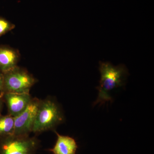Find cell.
I'll return each mask as SVG.
<instances>
[{"label": "cell", "mask_w": 154, "mask_h": 154, "mask_svg": "<svg viewBox=\"0 0 154 154\" xmlns=\"http://www.w3.org/2000/svg\"><path fill=\"white\" fill-rule=\"evenodd\" d=\"M3 94H4V93L0 95V115H1V112L2 110V96H3Z\"/></svg>", "instance_id": "obj_12"}, {"label": "cell", "mask_w": 154, "mask_h": 154, "mask_svg": "<svg viewBox=\"0 0 154 154\" xmlns=\"http://www.w3.org/2000/svg\"><path fill=\"white\" fill-rule=\"evenodd\" d=\"M15 25L8 20L0 17V36L15 28Z\"/></svg>", "instance_id": "obj_10"}, {"label": "cell", "mask_w": 154, "mask_h": 154, "mask_svg": "<svg viewBox=\"0 0 154 154\" xmlns=\"http://www.w3.org/2000/svg\"><path fill=\"white\" fill-rule=\"evenodd\" d=\"M3 96L7 103L10 115L14 117L22 113L32 100L29 93L5 92Z\"/></svg>", "instance_id": "obj_6"}, {"label": "cell", "mask_w": 154, "mask_h": 154, "mask_svg": "<svg viewBox=\"0 0 154 154\" xmlns=\"http://www.w3.org/2000/svg\"><path fill=\"white\" fill-rule=\"evenodd\" d=\"M55 133L57 140L55 145L50 149V151L53 154H76L78 146L75 139Z\"/></svg>", "instance_id": "obj_8"}, {"label": "cell", "mask_w": 154, "mask_h": 154, "mask_svg": "<svg viewBox=\"0 0 154 154\" xmlns=\"http://www.w3.org/2000/svg\"><path fill=\"white\" fill-rule=\"evenodd\" d=\"M40 102L38 99H32L25 110L14 117V136L28 135L32 131Z\"/></svg>", "instance_id": "obj_5"}, {"label": "cell", "mask_w": 154, "mask_h": 154, "mask_svg": "<svg viewBox=\"0 0 154 154\" xmlns=\"http://www.w3.org/2000/svg\"><path fill=\"white\" fill-rule=\"evenodd\" d=\"M5 92L29 93L35 79L24 69L16 67L3 74Z\"/></svg>", "instance_id": "obj_4"}, {"label": "cell", "mask_w": 154, "mask_h": 154, "mask_svg": "<svg viewBox=\"0 0 154 154\" xmlns=\"http://www.w3.org/2000/svg\"><path fill=\"white\" fill-rule=\"evenodd\" d=\"M15 120L11 115H0V138L14 135Z\"/></svg>", "instance_id": "obj_9"}, {"label": "cell", "mask_w": 154, "mask_h": 154, "mask_svg": "<svg viewBox=\"0 0 154 154\" xmlns=\"http://www.w3.org/2000/svg\"><path fill=\"white\" fill-rule=\"evenodd\" d=\"M38 145L36 138L28 135L0 138V154H35Z\"/></svg>", "instance_id": "obj_3"}, {"label": "cell", "mask_w": 154, "mask_h": 154, "mask_svg": "<svg viewBox=\"0 0 154 154\" xmlns=\"http://www.w3.org/2000/svg\"><path fill=\"white\" fill-rule=\"evenodd\" d=\"M19 54L17 50L7 46H0V72L3 74L17 66Z\"/></svg>", "instance_id": "obj_7"}, {"label": "cell", "mask_w": 154, "mask_h": 154, "mask_svg": "<svg viewBox=\"0 0 154 154\" xmlns=\"http://www.w3.org/2000/svg\"><path fill=\"white\" fill-rule=\"evenodd\" d=\"M99 71L101 73L100 85L97 88L99 93L94 105L105 104L112 102L110 92L116 88L124 85L125 77L128 74L124 65L114 66L109 63H100Z\"/></svg>", "instance_id": "obj_1"}, {"label": "cell", "mask_w": 154, "mask_h": 154, "mask_svg": "<svg viewBox=\"0 0 154 154\" xmlns=\"http://www.w3.org/2000/svg\"><path fill=\"white\" fill-rule=\"evenodd\" d=\"M0 92L4 93V75L2 73L0 72Z\"/></svg>", "instance_id": "obj_11"}, {"label": "cell", "mask_w": 154, "mask_h": 154, "mask_svg": "<svg viewBox=\"0 0 154 154\" xmlns=\"http://www.w3.org/2000/svg\"><path fill=\"white\" fill-rule=\"evenodd\" d=\"M58 105L50 100L40 102L32 131L40 132L51 129L63 121Z\"/></svg>", "instance_id": "obj_2"}]
</instances>
